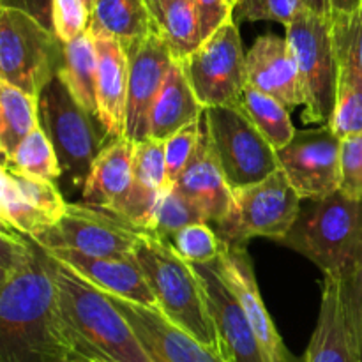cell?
Returning a JSON list of instances; mask_svg holds the SVG:
<instances>
[{
    "label": "cell",
    "mask_w": 362,
    "mask_h": 362,
    "mask_svg": "<svg viewBox=\"0 0 362 362\" xmlns=\"http://www.w3.org/2000/svg\"><path fill=\"white\" fill-rule=\"evenodd\" d=\"M76 359L48 255L30 235L0 232V362Z\"/></svg>",
    "instance_id": "cell-1"
},
{
    "label": "cell",
    "mask_w": 362,
    "mask_h": 362,
    "mask_svg": "<svg viewBox=\"0 0 362 362\" xmlns=\"http://www.w3.org/2000/svg\"><path fill=\"white\" fill-rule=\"evenodd\" d=\"M48 264L67 339L76 359L152 362L124 315L101 288L49 255Z\"/></svg>",
    "instance_id": "cell-2"
},
{
    "label": "cell",
    "mask_w": 362,
    "mask_h": 362,
    "mask_svg": "<svg viewBox=\"0 0 362 362\" xmlns=\"http://www.w3.org/2000/svg\"><path fill=\"white\" fill-rule=\"evenodd\" d=\"M134 257L151 285L159 311L219 354L214 324L193 264L170 240L148 232L141 233Z\"/></svg>",
    "instance_id": "cell-3"
},
{
    "label": "cell",
    "mask_w": 362,
    "mask_h": 362,
    "mask_svg": "<svg viewBox=\"0 0 362 362\" xmlns=\"http://www.w3.org/2000/svg\"><path fill=\"white\" fill-rule=\"evenodd\" d=\"M362 200L336 191L300 209L296 223L279 244L313 262L324 276H338L359 240Z\"/></svg>",
    "instance_id": "cell-4"
},
{
    "label": "cell",
    "mask_w": 362,
    "mask_h": 362,
    "mask_svg": "<svg viewBox=\"0 0 362 362\" xmlns=\"http://www.w3.org/2000/svg\"><path fill=\"white\" fill-rule=\"evenodd\" d=\"M39 126L52 141L60 168L73 186L83 187L92 165L110 140L94 113L73 98L59 76L37 98Z\"/></svg>",
    "instance_id": "cell-5"
},
{
    "label": "cell",
    "mask_w": 362,
    "mask_h": 362,
    "mask_svg": "<svg viewBox=\"0 0 362 362\" xmlns=\"http://www.w3.org/2000/svg\"><path fill=\"white\" fill-rule=\"evenodd\" d=\"M64 46L30 14L0 7V80L39 98L62 69Z\"/></svg>",
    "instance_id": "cell-6"
},
{
    "label": "cell",
    "mask_w": 362,
    "mask_h": 362,
    "mask_svg": "<svg viewBox=\"0 0 362 362\" xmlns=\"http://www.w3.org/2000/svg\"><path fill=\"white\" fill-rule=\"evenodd\" d=\"M286 42L299 69L306 105L303 120L325 126L331 122L338 90L339 67L332 45L331 16L303 9L286 25Z\"/></svg>",
    "instance_id": "cell-7"
},
{
    "label": "cell",
    "mask_w": 362,
    "mask_h": 362,
    "mask_svg": "<svg viewBox=\"0 0 362 362\" xmlns=\"http://www.w3.org/2000/svg\"><path fill=\"white\" fill-rule=\"evenodd\" d=\"M232 207L216 225L219 239L246 246L255 237L281 243L300 212V197L281 168L265 180L233 189Z\"/></svg>",
    "instance_id": "cell-8"
},
{
    "label": "cell",
    "mask_w": 362,
    "mask_h": 362,
    "mask_svg": "<svg viewBox=\"0 0 362 362\" xmlns=\"http://www.w3.org/2000/svg\"><path fill=\"white\" fill-rule=\"evenodd\" d=\"M204 122L232 191L262 182L279 170L278 151L237 106L205 108Z\"/></svg>",
    "instance_id": "cell-9"
},
{
    "label": "cell",
    "mask_w": 362,
    "mask_h": 362,
    "mask_svg": "<svg viewBox=\"0 0 362 362\" xmlns=\"http://www.w3.org/2000/svg\"><path fill=\"white\" fill-rule=\"evenodd\" d=\"M246 55L237 23L228 20L177 64L205 108L237 106L250 83Z\"/></svg>",
    "instance_id": "cell-10"
},
{
    "label": "cell",
    "mask_w": 362,
    "mask_h": 362,
    "mask_svg": "<svg viewBox=\"0 0 362 362\" xmlns=\"http://www.w3.org/2000/svg\"><path fill=\"white\" fill-rule=\"evenodd\" d=\"M141 230L88 204H67L62 218L32 239L45 250H71L92 257H133Z\"/></svg>",
    "instance_id": "cell-11"
},
{
    "label": "cell",
    "mask_w": 362,
    "mask_h": 362,
    "mask_svg": "<svg viewBox=\"0 0 362 362\" xmlns=\"http://www.w3.org/2000/svg\"><path fill=\"white\" fill-rule=\"evenodd\" d=\"M279 168L300 200H322L341 184V138L329 124L296 131L292 141L278 151Z\"/></svg>",
    "instance_id": "cell-12"
},
{
    "label": "cell",
    "mask_w": 362,
    "mask_h": 362,
    "mask_svg": "<svg viewBox=\"0 0 362 362\" xmlns=\"http://www.w3.org/2000/svg\"><path fill=\"white\" fill-rule=\"evenodd\" d=\"M67 202L53 180L18 172L4 159L0 168V221L2 226L37 235L64 216Z\"/></svg>",
    "instance_id": "cell-13"
},
{
    "label": "cell",
    "mask_w": 362,
    "mask_h": 362,
    "mask_svg": "<svg viewBox=\"0 0 362 362\" xmlns=\"http://www.w3.org/2000/svg\"><path fill=\"white\" fill-rule=\"evenodd\" d=\"M193 267L202 281L214 324L219 356L226 362H267L239 299L219 274L214 262L193 264Z\"/></svg>",
    "instance_id": "cell-14"
},
{
    "label": "cell",
    "mask_w": 362,
    "mask_h": 362,
    "mask_svg": "<svg viewBox=\"0 0 362 362\" xmlns=\"http://www.w3.org/2000/svg\"><path fill=\"white\" fill-rule=\"evenodd\" d=\"M106 296L124 315L152 362H226L214 349L205 346L173 324L159 308L145 306L115 293Z\"/></svg>",
    "instance_id": "cell-15"
},
{
    "label": "cell",
    "mask_w": 362,
    "mask_h": 362,
    "mask_svg": "<svg viewBox=\"0 0 362 362\" xmlns=\"http://www.w3.org/2000/svg\"><path fill=\"white\" fill-rule=\"evenodd\" d=\"M129 57L126 138L138 144L151 138V112L173 64L168 45L154 32L126 49Z\"/></svg>",
    "instance_id": "cell-16"
},
{
    "label": "cell",
    "mask_w": 362,
    "mask_h": 362,
    "mask_svg": "<svg viewBox=\"0 0 362 362\" xmlns=\"http://www.w3.org/2000/svg\"><path fill=\"white\" fill-rule=\"evenodd\" d=\"M219 274L223 276L230 288L239 299L255 334H257L260 349L267 362H297L296 357L288 352L283 338L279 336L258 288L257 276L253 264L247 255L246 246H233L226 244L223 247L218 260H214Z\"/></svg>",
    "instance_id": "cell-17"
},
{
    "label": "cell",
    "mask_w": 362,
    "mask_h": 362,
    "mask_svg": "<svg viewBox=\"0 0 362 362\" xmlns=\"http://www.w3.org/2000/svg\"><path fill=\"white\" fill-rule=\"evenodd\" d=\"M92 34V32H90ZM98 52V112L95 117L110 140L126 136L127 90H129V57L119 39L105 32L92 34Z\"/></svg>",
    "instance_id": "cell-18"
},
{
    "label": "cell",
    "mask_w": 362,
    "mask_h": 362,
    "mask_svg": "<svg viewBox=\"0 0 362 362\" xmlns=\"http://www.w3.org/2000/svg\"><path fill=\"white\" fill-rule=\"evenodd\" d=\"M45 250V247H42ZM49 257L73 269L106 293L158 308L151 285L138 264L136 257H92L71 250H45Z\"/></svg>",
    "instance_id": "cell-19"
},
{
    "label": "cell",
    "mask_w": 362,
    "mask_h": 362,
    "mask_svg": "<svg viewBox=\"0 0 362 362\" xmlns=\"http://www.w3.org/2000/svg\"><path fill=\"white\" fill-rule=\"evenodd\" d=\"M247 78L253 87L281 101L286 108L306 105L299 69L286 37L260 35L246 55Z\"/></svg>",
    "instance_id": "cell-20"
},
{
    "label": "cell",
    "mask_w": 362,
    "mask_h": 362,
    "mask_svg": "<svg viewBox=\"0 0 362 362\" xmlns=\"http://www.w3.org/2000/svg\"><path fill=\"white\" fill-rule=\"evenodd\" d=\"M134 141L110 140L92 165L83 184V202L122 218L133 187Z\"/></svg>",
    "instance_id": "cell-21"
},
{
    "label": "cell",
    "mask_w": 362,
    "mask_h": 362,
    "mask_svg": "<svg viewBox=\"0 0 362 362\" xmlns=\"http://www.w3.org/2000/svg\"><path fill=\"white\" fill-rule=\"evenodd\" d=\"M172 186L189 197L204 211L209 223L218 225L230 212L233 198L232 187L226 182L225 173L216 158L207 129H205V122L200 144L193 158Z\"/></svg>",
    "instance_id": "cell-22"
},
{
    "label": "cell",
    "mask_w": 362,
    "mask_h": 362,
    "mask_svg": "<svg viewBox=\"0 0 362 362\" xmlns=\"http://www.w3.org/2000/svg\"><path fill=\"white\" fill-rule=\"evenodd\" d=\"M303 362H361L346 327L334 276H324L318 320Z\"/></svg>",
    "instance_id": "cell-23"
},
{
    "label": "cell",
    "mask_w": 362,
    "mask_h": 362,
    "mask_svg": "<svg viewBox=\"0 0 362 362\" xmlns=\"http://www.w3.org/2000/svg\"><path fill=\"white\" fill-rule=\"evenodd\" d=\"M205 106L198 101L186 74L173 60L151 112V136L168 140L173 133L204 117Z\"/></svg>",
    "instance_id": "cell-24"
},
{
    "label": "cell",
    "mask_w": 362,
    "mask_h": 362,
    "mask_svg": "<svg viewBox=\"0 0 362 362\" xmlns=\"http://www.w3.org/2000/svg\"><path fill=\"white\" fill-rule=\"evenodd\" d=\"M88 32L113 35L127 49L159 30L145 0H95Z\"/></svg>",
    "instance_id": "cell-25"
},
{
    "label": "cell",
    "mask_w": 362,
    "mask_h": 362,
    "mask_svg": "<svg viewBox=\"0 0 362 362\" xmlns=\"http://www.w3.org/2000/svg\"><path fill=\"white\" fill-rule=\"evenodd\" d=\"M66 59L60 69L59 78L66 85L73 98L83 106L87 112H98V52H95L94 37L88 30L74 37L64 46Z\"/></svg>",
    "instance_id": "cell-26"
},
{
    "label": "cell",
    "mask_w": 362,
    "mask_h": 362,
    "mask_svg": "<svg viewBox=\"0 0 362 362\" xmlns=\"http://www.w3.org/2000/svg\"><path fill=\"white\" fill-rule=\"evenodd\" d=\"M37 126V98L0 80V151L4 159L11 158Z\"/></svg>",
    "instance_id": "cell-27"
},
{
    "label": "cell",
    "mask_w": 362,
    "mask_h": 362,
    "mask_svg": "<svg viewBox=\"0 0 362 362\" xmlns=\"http://www.w3.org/2000/svg\"><path fill=\"white\" fill-rule=\"evenodd\" d=\"M237 108L257 126V129L267 138L276 151L286 147L292 141L296 127L290 120V108H286L276 98L247 83Z\"/></svg>",
    "instance_id": "cell-28"
},
{
    "label": "cell",
    "mask_w": 362,
    "mask_h": 362,
    "mask_svg": "<svg viewBox=\"0 0 362 362\" xmlns=\"http://www.w3.org/2000/svg\"><path fill=\"white\" fill-rule=\"evenodd\" d=\"M156 23L175 62L186 59L204 42L194 0H168Z\"/></svg>",
    "instance_id": "cell-29"
},
{
    "label": "cell",
    "mask_w": 362,
    "mask_h": 362,
    "mask_svg": "<svg viewBox=\"0 0 362 362\" xmlns=\"http://www.w3.org/2000/svg\"><path fill=\"white\" fill-rule=\"evenodd\" d=\"M331 32L339 76L362 81V6L352 13L332 14Z\"/></svg>",
    "instance_id": "cell-30"
},
{
    "label": "cell",
    "mask_w": 362,
    "mask_h": 362,
    "mask_svg": "<svg viewBox=\"0 0 362 362\" xmlns=\"http://www.w3.org/2000/svg\"><path fill=\"white\" fill-rule=\"evenodd\" d=\"M336 279L346 327L362 362V226L352 257Z\"/></svg>",
    "instance_id": "cell-31"
},
{
    "label": "cell",
    "mask_w": 362,
    "mask_h": 362,
    "mask_svg": "<svg viewBox=\"0 0 362 362\" xmlns=\"http://www.w3.org/2000/svg\"><path fill=\"white\" fill-rule=\"evenodd\" d=\"M191 223L209 221L204 211L189 197L180 193L175 186H170L163 191L161 198H159L148 233L172 243L175 233Z\"/></svg>",
    "instance_id": "cell-32"
},
{
    "label": "cell",
    "mask_w": 362,
    "mask_h": 362,
    "mask_svg": "<svg viewBox=\"0 0 362 362\" xmlns=\"http://www.w3.org/2000/svg\"><path fill=\"white\" fill-rule=\"evenodd\" d=\"M6 161L18 172L45 180H55L64 173L55 148L41 126L35 127Z\"/></svg>",
    "instance_id": "cell-33"
},
{
    "label": "cell",
    "mask_w": 362,
    "mask_h": 362,
    "mask_svg": "<svg viewBox=\"0 0 362 362\" xmlns=\"http://www.w3.org/2000/svg\"><path fill=\"white\" fill-rule=\"evenodd\" d=\"M329 126L341 140L362 133V81L338 76L334 112Z\"/></svg>",
    "instance_id": "cell-34"
},
{
    "label": "cell",
    "mask_w": 362,
    "mask_h": 362,
    "mask_svg": "<svg viewBox=\"0 0 362 362\" xmlns=\"http://www.w3.org/2000/svg\"><path fill=\"white\" fill-rule=\"evenodd\" d=\"M175 250L191 264H211L218 260L225 243L207 223H191L172 239Z\"/></svg>",
    "instance_id": "cell-35"
},
{
    "label": "cell",
    "mask_w": 362,
    "mask_h": 362,
    "mask_svg": "<svg viewBox=\"0 0 362 362\" xmlns=\"http://www.w3.org/2000/svg\"><path fill=\"white\" fill-rule=\"evenodd\" d=\"M202 133H204V117L198 122L182 127L180 131L173 133L168 140H165L166 175H168L170 186L175 182L180 172L191 161L198 144H200Z\"/></svg>",
    "instance_id": "cell-36"
},
{
    "label": "cell",
    "mask_w": 362,
    "mask_h": 362,
    "mask_svg": "<svg viewBox=\"0 0 362 362\" xmlns=\"http://www.w3.org/2000/svg\"><path fill=\"white\" fill-rule=\"evenodd\" d=\"M303 9L300 0H237L233 14L240 21H278L286 27Z\"/></svg>",
    "instance_id": "cell-37"
},
{
    "label": "cell",
    "mask_w": 362,
    "mask_h": 362,
    "mask_svg": "<svg viewBox=\"0 0 362 362\" xmlns=\"http://www.w3.org/2000/svg\"><path fill=\"white\" fill-rule=\"evenodd\" d=\"M90 25V11L81 0H53V34L66 45Z\"/></svg>",
    "instance_id": "cell-38"
},
{
    "label": "cell",
    "mask_w": 362,
    "mask_h": 362,
    "mask_svg": "<svg viewBox=\"0 0 362 362\" xmlns=\"http://www.w3.org/2000/svg\"><path fill=\"white\" fill-rule=\"evenodd\" d=\"M339 191L354 200H362V133L341 140Z\"/></svg>",
    "instance_id": "cell-39"
},
{
    "label": "cell",
    "mask_w": 362,
    "mask_h": 362,
    "mask_svg": "<svg viewBox=\"0 0 362 362\" xmlns=\"http://www.w3.org/2000/svg\"><path fill=\"white\" fill-rule=\"evenodd\" d=\"M194 6L204 41L233 16V7L228 0H194Z\"/></svg>",
    "instance_id": "cell-40"
},
{
    "label": "cell",
    "mask_w": 362,
    "mask_h": 362,
    "mask_svg": "<svg viewBox=\"0 0 362 362\" xmlns=\"http://www.w3.org/2000/svg\"><path fill=\"white\" fill-rule=\"evenodd\" d=\"M0 7L23 11L53 32V0H0Z\"/></svg>",
    "instance_id": "cell-41"
},
{
    "label": "cell",
    "mask_w": 362,
    "mask_h": 362,
    "mask_svg": "<svg viewBox=\"0 0 362 362\" xmlns=\"http://www.w3.org/2000/svg\"><path fill=\"white\" fill-rule=\"evenodd\" d=\"M362 0H331V16L332 14H345L359 9Z\"/></svg>",
    "instance_id": "cell-42"
},
{
    "label": "cell",
    "mask_w": 362,
    "mask_h": 362,
    "mask_svg": "<svg viewBox=\"0 0 362 362\" xmlns=\"http://www.w3.org/2000/svg\"><path fill=\"white\" fill-rule=\"evenodd\" d=\"M306 9L313 13L322 14V16H331V0H300Z\"/></svg>",
    "instance_id": "cell-43"
},
{
    "label": "cell",
    "mask_w": 362,
    "mask_h": 362,
    "mask_svg": "<svg viewBox=\"0 0 362 362\" xmlns=\"http://www.w3.org/2000/svg\"><path fill=\"white\" fill-rule=\"evenodd\" d=\"M166 2H168V0H145V4H147L148 11H151V14L154 20H158V16L161 14L163 7H165Z\"/></svg>",
    "instance_id": "cell-44"
},
{
    "label": "cell",
    "mask_w": 362,
    "mask_h": 362,
    "mask_svg": "<svg viewBox=\"0 0 362 362\" xmlns=\"http://www.w3.org/2000/svg\"><path fill=\"white\" fill-rule=\"evenodd\" d=\"M81 2L87 6V9L90 11V14H92V9H94V6H95V0H81Z\"/></svg>",
    "instance_id": "cell-45"
},
{
    "label": "cell",
    "mask_w": 362,
    "mask_h": 362,
    "mask_svg": "<svg viewBox=\"0 0 362 362\" xmlns=\"http://www.w3.org/2000/svg\"><path fill=\"white\" fill-rule=\"evenodd\" d=\"M67 362H101V361H88V359H74V361H67Z\"/></svg>",
    "instance_id": "cell-46"
},
{
    "label": "cell",
    "mask_w": 362,
    "mask_h": 362,
    "mask_svg": "<svg viewBox=\"0 0 362 362\" xmlns=\"http://www.w3.org/2000/svg\"><path fill=\"white\" fill-rule=\"evenodd\" d=\"M235 2H237V0H228V4H230V6H235Z\"/></svg>",
    "instance_id": "cell-47"
}]
</instances>
